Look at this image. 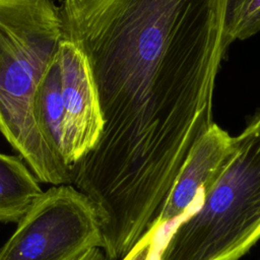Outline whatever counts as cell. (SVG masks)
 <instances>
[{
    "instance_id": "cell-1",
    "label": "cell",
    "mask_w": 260,
    "mask_h": 260,
    "mask_svg": "<svg viewBox=\"0 0 260 260\" xmlns=\"http://www.w3.org/2000/svg\"><path fill=\"white\" fill-rule=\"evenodd\" d=\"M226 0H62V38L85 55L104 129L71 167L102 230L136 240L153 223L212 125Z\"/></svg>"
},
{
    "instance_id": "cell-2",
    "label": "cell",
    "mask_w": 260,
    "mask_h": 260,
    "mask_svg": "<svg viewBox=\"0 0 260 260\" xmlns=\"http://www.w3.org/2000/svg\"><path fill=\"white\" fill-rule=\"evenodd\" d=\"M61 39L54 0H0V132L38 181L52 186L71 185V168L43 139L32 103Z\"/></svg>"
},
{
    "instance_id": "cell-3",
    "label": "cell",
    "mask_w": 260,
    "mask_h": 260,
    "mask_svg": "<svg viewBox=\"0 0 260 260\" xmlns=\"http://www.w3.org/2000/svg\"><path fill=\"white\" fill-rule=\"evenodd\" d=\"M199 205L169 235L158 260H240L260 240V111Z\"/></svg>"
},
{
    "instance_id": "cell-4",
    "label": "cell",
    "mask_w": 260,
    "mask_h": 260,
    "mask_svg": "<svg viewBox=\"0 0 260 260\" xmlns=\"http://www.w3.org/2000/svg\"><path fill=\"white\" fill-rule=\"evenodd\" d=\"M102 248L96 211L73 185L43 191L0 248V260H75Z\"/></svg>"
},
{
    "instance_id": "cell-5",
    "label": "cell",
    "mask_w": 260,
    "mask_h": 260,
    "mask_svg": "<svg viewBox=\"0 0 260 260\" xmlns=\"http://www.w3.org/2000/svg\"><path fill=\"white\" fill-rule=\"evenodd\" d=\"M63 102V158L71 168L98 143L104 119L92 72L83 52L61 39L57 51Z\"/></svg>"
},
{
    "instance_id": "cell-6",
    "label": "cell",
    "mask_w": 260,
    "mask_h": 260,
    "mask_svg": "<svg viewBox=\"0 0 260 260\" xmlns=\"http://www.w3.org/2000/svg\"><path fill=\"white\" fill-rule=\"evenodd\" d=\"M234 148V137L213 122L187 157L154 220L160 230L196 209Z\"/></svg>"
},
{
    "instance_id": "cell-7",
    "label": "cell",
    "mask_w": 260,
    "mask_h": 260,
    "mask_svg": "<svg viewBox=\"0 0 260 260\" xmlns=\"http://www.w3.org/2000/svg\"><path fill=\"white\" fill-rule=\"evenodd\" d=\"M42 193L20 156L0 153V222H18Z\"/></svg>"
},
{
    "instance_id": "cell-8",
    "label": "cell",
    "mask_w": 260,
    "mask_h": 260,
    "mask_svg": "<svg viewBox=\"0 0 260 260\" xmlns=\"http://www.w3.org/2000/svg\"><path fill=\"white\" fill-rule=\"evenodd\" d=\"M32 113L36 125L43 139L50 149L64 160L62 141L63 102L60 71L56 57L38 84L34 95Z\"/></svg>"
},
{
    "instance_id": "cell-9",
    "label": "cell",
    "mask_w": 260,
    "mask_h": 260,
    "mask_svg": "<svg viewBox=\"0 0 260 260\" xmlns=\"http://www.w3.org/2000/svg\"><path fill=\"white\" fill-rule=\"evenodd\" d=\"M260 32V0H226L223 17V45Z\"/></svg>"
},
{
    "instance_id": "cell-10",
    "label": "cell",
    "mask_w": 260,
    "mask_h": 260,
    "mask_svg": "<svg viewBox=\"0 0 260 260\" xmlns=\"http://www.w3.org/2000/svg\"><path fill=\"white\" fill-rule=\"evenodd\" d=\"M159 231L158 224L153 222L121 260H149Z\"/></svg>"
},
{
    "instance_id": "cell-11",
    "label": "cell",
    "mask_w": 260,
    "mask_h": 260,
    "mask_svg": "<svg viewBox=\"0 0 260 260\" xmlns=\"http://www.w3.org/2000/svg\"><path fill=\"white\" fill-rule=\"evenodd\" d=\"M75 260H103L99 255H96L95 253L92 252H87L81 256H79L78 258H76Z\"/></svg>"
}]
</instances>
